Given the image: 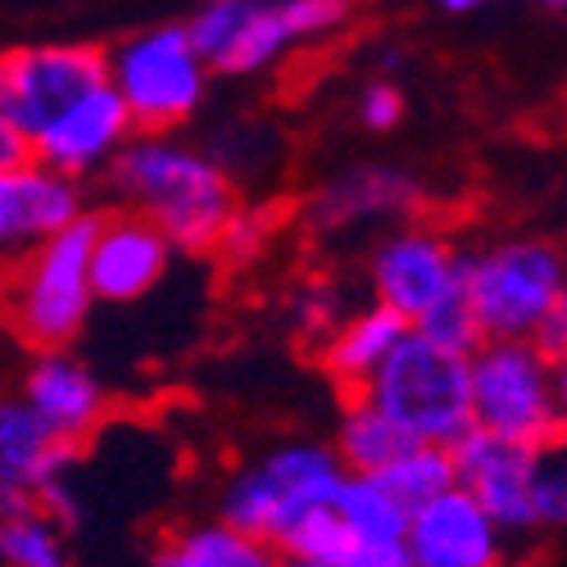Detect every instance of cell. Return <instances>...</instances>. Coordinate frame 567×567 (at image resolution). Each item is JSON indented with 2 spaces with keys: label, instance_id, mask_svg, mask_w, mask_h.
<instances>
[{
  "label": "cell",
  "instance_id": "cell-1",
  "mask_svg": "<svg viewBox=\"0 0 567 567\" xmlns=\"http://www.w3.org/2000/svg\"><path fill=\"white\" fill-rule=\"evenodd\" d=\"M101 182L123 209L151 218L177 255L214 250L227 214L241 200L227 168L177 132H136Z\"/></svg>",
  "mask_w": 567,
  "mask_h": 567
},
{
  "label": "cell",
  "instance_id": "cell-2",
  "mask_svg": "<svg viewBox=\"0 0 567 567\" xmlns=\"http://www.w3.org/2000/svg\"><path fill=\"white\" fill-rule=\"evenodd\" d=\"M96 209L0 268V322L28 350H73L96 313L86 250Z\"/></svg>",
  "mask_w": 567,
  "mask_h": 567
},
{
  "label": "cell",
  "instance_id": "cell-3",
  "mask_svg": "<svg viewBox=\"0 0 567 567\" xmlns=\"http://www.w3.org/2000/svg\"><path fill=\"white\" fill-rule=\"evenodd\" d=\"M350 19V0H200L186 32L214 73L259 78L300 45L337 37Z\"/></svg>",
  "mask_w": 567,
  "mask_h": 567
},
{
  "label": "cell",
  "instance_id": "cell-4",
  "mask_svg": "<svg viewBox=\"0 0 567 567\" xmlns=\"http://www.w3.org/2000/svg\"><path fill=\"white\" fill-rule=\"evenodd\" d=\"M458 272L482 341H536L567 291V250L545 236H508L463 250Z\"/></svg>",
  "mask_w": 567,
  "mask_h": 567
},
{
  "label": "cell",
  "instance_id": "cell-5",
  "mask_svg": "<svg viewBox=\"0 0 567 567\" xmlns=\"http://www.w3.org/2000/svg\"><path fill=\"white\" fill-rule=\"evenodd\" d=\"M105 82L136 132H182L205 110L214 69L186 23H151L105 45Z\"/></svg>",
  "mask_w": 567,
  "mask_h": 567
},
{
  "label": "cell",
  "instance_id": "cell-6",
  "mask_svg": "<svg viewBox=\"0 0 567 567\" xmlns=\"http://www.w3.org/2000/svg\"><path fill=\"white\" fill-rule=\"evenodd\" d=\"M346 477L332 445L287 441L241 463L218 491V517L264 540H281L305 513L327 508Z\"/></svg>",
  "mask_w": 567,
  "mask_h": 567
},
{
  "label": "cell",
  "instance_id": "cell-7",
  "mask_svg": "<svg viewBox=\"0 0 567 567\" xmlns=\"http://www.w3.org/2000/svg\"><path fill=\"white\" fill-rule=\"evenodd\" d=\"M363 395L386 409L422 445H454L472 427L467 404V350H450L417 327L400 337L386 363L372 372Z\"/></svg>",
  "mask_w": 567,
  "mask_h": 567
},
{
  "label": "cell",
  "instance_id": "cell-8",
  "mask_svg": "<svg viewBox=\"0 0 567 567\" xmlns=\"http://www.w3.org/2000/svg\"><path fill=\"white\" fill-rule=\"evenodd\" d=\"M472 427L540 450L558 427L554 359L540 341H477L467 350Z\"/></svg>",
  "mask_w": 567,
  "mask_h": 567
},
{
  "label": "cell",
  "instance_id": "cell-9",
  "mask_svg": "<svg viewBox=\"0 0 567 567\" xmlns=\"http://www.w3.org/2000/svg\"><path fill=\"white\" fill-rule=\"evenodd\" d=\"M463 250L432 223H395L368 250V291L377 305L400 313L409 327L463 300Z\"/></svg>",
  "mask_w": 567,
  "mask_h": 567
},
{
  "label": "cell",
  "instance_id": "cell-10",
  "mask_svg": "<svg viewBox=\"0 0 567 567\" xmlns=\"http://www.w3.org/2000/svg\"><path fill=\"white\" fill-rule=\"evenodd\" d=\"M91 86H105V45L19 41L0 51V118L23 136V146Z\"/></svg>",
  "mask_w": 567,
  "mask_h": 567
},
{
  "label": "cell",
  "instance_id": "cell-11",
  "mask_svg": "<svg viewBox=\"0 0 567 567\" xmlns=\"http://www.w3.org/2000/svg\"><path fill=\"white\" fill-rule=\"evenodd\" d=\"M427 209V186L400 164H354L327 177L305 205L318 236H359L368 227H395Z\"/></svg>",
  "mask_w": 567,
  "mask_h": 567
},
{
  "label": "cell",
  "instance_id": "cell-12",
  "mask_svg": "<svg viewBox=\"0 0 567 567\" xmlns=\"http://www.w3.org/2000/svg\"><path fill=\"white\" fill-rule=\"evenodd\" d=\"M450 463H454V486H463L472 499H477L504 536H527L540 527V517H536V450L532 445H517V441L467 427L450 445Z\"/></svg>",
  "mask_w": 567,
  "mask_h": 567
},
{
  "label": "cell",
  "instance_id": "cell-13",
  "mask_svg": "<svg viewBox=\"0 0 567 567\" xmlns=\"http://www.w3.org/2000/svg\"><path fill=\"white\" fill-rule=\"evenodd\" d=\"M177 259V246L168 236L132 209H96V227H91V250H86V272L96 305H136L146 300L159 281L168 277Z\"/></svg>",
  "mask_w": 567,
  "mask_h": 567
},
{
  "label": "cell",
  "instance_id": "cell-14",
  "mask_svg": "<svg viewBox=\"0 0 567 567\" xmlns=\"http://www.w3.org/2000/svg\"><path fill=\"white\" fill-rule=\"evenodd\" d=\"M132 136H136L132 114L123 110L114 86L105 82V86H91L86 96H78L69 110H60L51 123H45L28 141V155L86 186V182H101L110 173V164L118 159V151Z\"/></svg>",
  "mask_w": 567,
  "mask_h": 567
},
{
  "label": "cell",
  "instance_id": "cell-15",
  "mask_svg": "<svg viewBox=\"0 0 567 567\" xmlns=\"http://www.w3.org/2000/svg\"><path fill=\"white\" fill-rule=\"evenodd\" d=\"M82 214H91L82 182L45 168L32 155L6 164L0 168V268L73 227Z\"/></svg>",
  "mask_w": 567,
  "mask_h": 567
},
{
  "label": "cell",
  "instance_id": "cell-16",
  "mask_svg": "<svg viewBox=\"0 0 567 567\" xmlns=\"http://www.w3.org/2000/svg\"><path fill=\"white\" fill-rule=\"evenodd\" d=\"M404 545L413 567H508V536L463 486H445L409 508Z\"/></svg>",
  "mask_w": 567,
  "mask_h": 567
},
{
  "label": "cell",
  "instance_id": "cell-17",
  "mask_svg": "<svg viewBox=\"0 0 567 567\" xmlns=\"http://www.w3.org/2000/svg\"><path fill=\"white\" fill-rule=\"evenodd\" d=\"M14 395L73 450H82L110 417V386L73 350H32Z\"/></svg>",
  "mask_w": 567,
  "mask_h": 567
},
{
  "label": "cell",
  "instance_id": "cell-18",
  "mask_svg": "<svg viewBox=\"0 0 567 567\" xmlns=\"http://www.w3.org/2000/svg\"><path fill=\"white\" fill-rule=\"evenodd\" d=\"M73 458L78 450L64 445L14 391H0V504H37L55 477L73 472Z\"/></svg>",
  "mask_w": 567,
  "mask_h": 567
},
{
  "label": "cell",
  "instance_id": "cell-19",
  "mask_svg": "<svg viewBox=\"0 0 567 567\" xmlns=\"http://www.w3.org/2000/svg\"><path fill=\"white\" fill-rule=\"evenodd\" d=\"M404 332H409V322L372 300L363 309H350L332 332L318 341V363L332 377V386H341L346 395H359L372 382V372L386 363V354L400 346Z\"/></svg>",
  "mask_w": 567,
  "mask_h": 567
},
{
  "label": "cell",
  "instance_id": "cell-20",
  "mask_svg": "<svg viewBox=\"0 0 567 567\" xmlns=\"http://www.w3.org/2000/svg\"><path fill=\"white\" fill-rule=\"evenodd\" d=\"M155 567H287V554L272 540L231 527L214 513L205 523H186L168 532L155 549Z\"/></svg>",
  "mask_w": 567,
  "mask_h": 567
},
{
  "label": "cell",
  "instance_id": "cell-21",
  "mask_svg": "<svg viewBox=\"0 0 567 567\" xmlns=\"http://www.w3.org/2000/svg\"><path fill=\"white\" fill-rule=\"evenodd\" d=\"M409 445H413V436L386 409H377L363 391L346 400L341 422H337V441H332V454L341 458L346 472H382Z\"/></svg>",
  "mask_w": 567,
  "mask_h": 567
},
{
  "label": "cell",
  "instance_id": "cell-22",
  "mask_svg": "<svg viewBox=\"0 0 567 567\" xmlns=\"http://www.w3.org/2000/svg\"><path fill=\"white\" fill-rule=\"evenodd\" d=\"M0 567H73L69 532L32 499L0 504Z\"/></svg>",
  "mask_w": 567,
  "mask_h": 567
},
{
  "label": "cell",
  "instance_id": "cell-23",
  "mask_svg": "<svg viewBox=\"0 0 567 567\" xmlns=\"http://www.w3.org/2000/svg\"><path fill=\"white\" fill-rule=\"evenodd\" d=\"M332 508L354 540H395L409 527V508L372 472H346L332 495Z\"/></svg>",
  "mask_w": 567,
  "mask_h": 567
},
{
  "label": "cell",
  "instance_id": "cell-24",
  "mask_svg": "<svg viewBox=\"0 0 567 567\" xmlns=\"http://www.w3.org/2000/svg\"><path fill=\"white\" fill-rule=\"evenodd\" d=\"M372 477H382V486H386L404 508H417L422 499H432V495H441L445 486H454L450 445H422V441H413L400 458H391L382 472H372Z\"/></svg>",
  "mask_w": 567,
  "mask_h": 567
},
{
  "label": "cell",
  "instance_id": "cell-25",
  "mask_svg": "<svg viewBox=\"0 0 567 567\" xmlns=\"http://www.w3.org/2000/svg\"><path fill=\"white\" fill-rule=\"evenodd\" d=\"M277 227H281L277 205H268V200H236V209L227 214L218 241H214V255H223L231 268H246V264H255L272 246Z\"/></svg>",
  "mask_w": 567,
  "mask_h": 567
},
{
  "label": "cell",
  "instance_id": "cell-26",
  "mask_svg": "<svg viewBox=\"0 0 567 567\" xmlns=\"http://www.w3.org/2000/svg\"><path fill=\"white\" fill-rule=\"evenodd\" d=\"M350 313V300H346V291H341V281H332V277H309V281H300V287L291 291V300H287V318H291V327L305 337V341H322L332 327L341 322Z\"/></svg>",
  "mask_w": 567,
  "mask_h": 567
},
{
  "label": "cell",
  "instance_id": "cell-27",
  "mask_svg": "<svg viewBox=\"0 0 567 567\" xmlns=\"http://www.w3.org/2000/svg\"><path fill=\"white\" fill-rule=\"evenodd\" d=\"M350 545H354V536L346 532V523L337 517V508H332V504L305 513L300 523L277 540V549L287 554V558H318V563H337V567L346 563Z\"/></svg>",
  "mask_w": 567,
  "mask_h": 567
},
{
  "label": "cell",
  "instance_id": "cell-28",
  "mask_svg": "<svg viewBox=\"0 0 567 567\" xmlns=\"http://www.w3.org/2000/svg\"><path fill=\"white\" fill-rule=\"evenodd\" d=\"M536 517L540 527L567 532V422L536 450Z\"/></svg>",
  "mask_w": 567,
  "mask_h": 567
},
{
  "label": "cell",
  "instance_id": "cell-29",
  "mask_svg": "<svg viewBox=\"0 0 567 567\" xmlns=\"http://www.w3.org/2000/svg\"><path fill=\"white\" fill-rule=\"evenodd\" d=\"M354 114L368 132H395L404 123V91L395 78H372L359 101H354Z\"/></svg>",
  "mask_w": 567,
  "mask_h": 567
},
{
  "label": "cell",
  "instance_id": "cell-30",
  "mask_svg": "<svg viewBox=\"0 0 567 567\" xmlns=\"http://www.w3.org/2000/svg\"><path fill=\"white\" fill-rule=\"evenodd\" d=\"M417 332H422V337H432V341H441V346H450V350H472V346L482 341L477 322H472L467 300H454V305L436 309L427 322H417Z\"/></svg>",
  "mask_w": 567,
  "mask_h": 567
},
{
  "label": "cell",
  "instance_id": "cell-31",
  "mask_svg": "<svg viewBox=\"0 0 567 567\" xmlns=\"http://www.w3.org/2000/svg\"><path fill=\"white\" fill-rule=\"evenodd\" d=\"M341 567H413V554H409L404 536H395V540H354Z\"/></svg>",
  "mask_w": 567,
  "mask_h": 567
},
{
  "label": "cell",
  "instance_id": "cell-32",
  "mask_svg": "<svg viewBox=\"0 0 567 567\" xmlns=\"http://www.w3.org/2000/svg\"><path fill=\"white\" fill-rule=\"evenodd\" d=\"M536 341H540V350H545L549 359L567 354V291H563L558 305L549 309V318H545V327L536 332Z\"/></svg>",
  "mask_w": 567,
  "mask_h": 567
},
{
  "label": "cell",
  "instance_id": "cell-33",
  "mask_svg": "<svg viewBox=\"0 0 567 567\" xmlns=\"http://www.w3.org/2000/svg\"><path fill=\"white\" fill-rule=\"evenodd\" d=\"M28 155V146H23V136L6 123V118H0V168H6V164H14V159H23Z\"/></svg>",
  "mask_w": 567,
  "mask_h": 567
},
{
  "label": "cell",
  "instance_id": "cell-34",
  "mask_svg": "<svg viewBox=\"0 0 567 567\" xmlns=\"http://www.w3.org/2000/svg\"><path fill=\"white\" fill-rule=\"evenodd\" d=\"M432 6H436L441 14H450V19H467V14H477V10L495 6V0H432Z\"/></svg>",
  "mask_w": 567,
  "mask_h": 567
},
{
  "label": "cell",
  "instance_id": "cell-35",
  "mask_svg": "<svg viewBox=\"0 0 567 567\" xmlns=\"http://www.w3.org/2000/svg\"><path fill=\"white\" fill-rule=\"evenodd\" d=\"M554 395H558V413L567 422V354L554 359Z\"/></svg>",
  "mask_w": 567,
  "mask_h": 567
},
{
  "label": "cell",
  "instance_id": "cell-36",
  "mask_svg": "<svg viewBox=\"0 0 567 567\" xmlns=\"http://www.w3.org/2000/svg\"><path fill=\"white\" fill-rule=\"evenodd\" d=\"M287 567H337V563H318V558H287Z\"/></svg>",
  "mask_w": 567,
  "mask_h": 567
},
{
  "label": "cell",
  "instance_id": "cell-37",
  "mask_svg": "<svg viewBox=\"0 0 567 567\" xmlns=\"http://www.w3.org/2000/svg\"><path fill=\"white\" fill-rule=\"evenodd\" d=\"M540 6H549V10H567V0H540Z\"/></svg>",
  "mask_w": 567,
  "mask_h": 567
}]
</instances>
